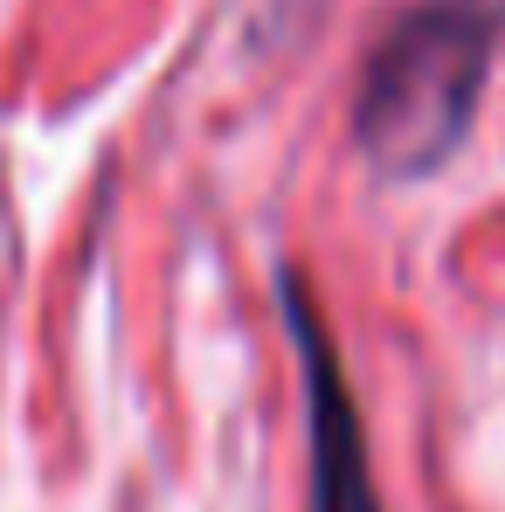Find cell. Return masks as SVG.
Wrapping results in <instances>:
<instances>
[{"mask_svg":"<svg viewBox=\"0 0 505 512\" xmlns=\"http://www.w3.org/2000/svg\"><path fill=\"white\" fill-rule=\"evenodd\" d=\"M284 319L298 340V367H305V423H312V512H381L374 492V464H367V429H360V402L353 381L339 367L333 340L305 298V284L284 270Z\"/></svg>","mask_w":505,"mask_h":512,"instance_id":"2","label":"cell"},{"mask_svg":"<svg viewBox=\"0 0 505 512\" xmlns=\"http://www.w3.org/2000/svg\"><path fill=\"white\" fill-rule=\"evenodd\" d=\"M505 35V0H422L409 7L353 97V139L381 173L422 180L436 173L471 132L478 90Z\"/></svg>","mask_w":505,"mask_h":512,"instance_id":"1","label":"cell"}]
</instances>
